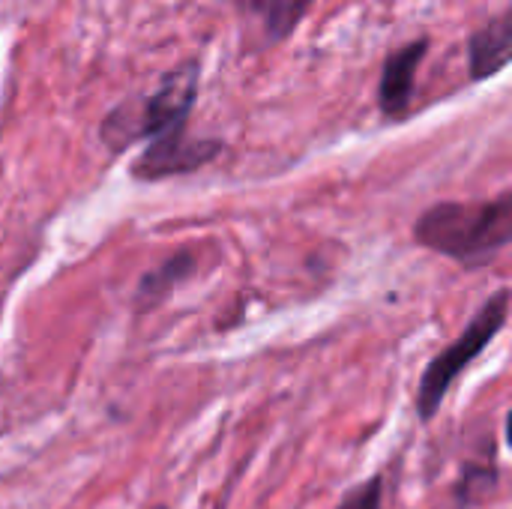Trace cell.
Instances as JSON below:
<instances>
[{
  "label": "cell",
  "instance_id": "8992f818",
  "mask_svg": "<svg viewBox=\"0 0 512 509\" xmlns=\"http://www.w3.org/2000/svg\"><path fill=\"white\" fill-rule=\"evenodd\" d=\"M429 51H432V39L417 36L387 54V60L381 66V78H378V108H381L384 120L408 117L414 90H417V72Z\"/></svg>",
  "mask_w": 512,
  "mask_h": 509
},
{
  "label": "cell",
  "instance_id": "9c48e42d",
  "mask_svg": "<svg viewBox=\"0 0 512 509\" xmlns=\"http://www.w3.org/2000/svg\"><path fill=\"white\" fill-rule=\"evenodd\" d=\"M498 489V465L495 459L489 462H465L462 477L456 483V504L459 507H474L486 501Z\"/></svg>",
  "mask_w": 512,
  "mask_h": 509
},
{
  "label": "cell",
  "instance_id": "ba28073f",
  "mask_svg": "<svg viewBox=\"0 0 512 509\" xmlns=\"http://www.w3.org/2000/svg\"><path fill=\"white\" fill-rule=\"evenodd\" d=\"M198 267V252L195 249H180L177 255H171L162 267L150 270L141 285H138V306L141 309H153L159 306L183 279H189Z\"/></svg>",
  "mask_w": 512,
  "mask_h": 509
},
{
  "label": "cell",
  "instance_id": "277c9868",
  "mask_svg": "<svg viewBox=\"0 0 512 509\" xmlns=\"http://www.w3.org/2000/svg\"><path fill=\"white\" fill-rule=\"evenodd\" d=\"M222 150H225L222 138H195L186 129V132L150 141L138 153V159L132 162L129 174L138 183H159L168 177H186V174H195V171L213 165L222 156Z\"/></svg>",
  "mask_w": 512,
  "mask_h": 509
},
{
  "label": "cell",
  "instance_id": "52a82bcc",
  "mask_svg": "<svg viewBox=\"0 0 512 509\" xmlns=\"http://www.w3.org/2000/svg\"><path fill=\"white\" fill-rule=\"evenodd\" d=\"M512 12L504 9L468 36V78L474 84L501 75L510 66Z\"/></svg>",
  "mask_w": 512,
  "mask_h": 509
},
{
  "label": "cell",
  "instance_id": "5b68a950",
  "mask_svg": "<svg viewBox=\"0 0 512 509\" xmlns=\"http://www.w3.org/2000/svg\"><path fill=\"white\" fill-rule=\"evenodd\" d=\"M318 0H231L249 51H267L288 42Z\"/></svg>",
  "mask_w": 512,
  "mask_h": 509
},
{
  "label": "cell",
  "instance_id": "30bf717a",
  "mask_svg": "<svg viewBox=\"0 0 512 509\" xmlns=\"http://www.w3.org/2000/svg\"><path fill=\"white\" fill-rule=\"evenodd\" d=\"M336 509H384V477L375 474L363 480L342 498V504Z\"/></svg>",
  "mask_w": 512,
  "mask_h": 509
},
{
  "label": "cell",
  "instance_id": "7a4b0ae2",
  "mask_svg": "<svg viewBox=\"0 0 512 509\" xmlns=\"http://www.w3.org/2000/svg\"><path fill=\"white\" fill-rule=\"evenodd\" d=\"M201 93V60L189 57L159 75L153 90L129 93L99 123V138L111 153H126L132 144H150L189 129V117Z\"/></svg>",
  "mask_w": 512,
  "mask_h": 509
},
{
  "label": "cell",
  "instance_id": "3957f363",
  "mask_svg": "<svg viewBox=\"0 0 512 509\" xmlns=\"http://www.w3.org/2000/svg\"><path fill=\"white\" fill-rule=\"evenodd\" d=\"M510 288H498L471 318V324L459 333L456 342H450L441 354L429 360V366L420 375L417 384V414L423 423H432L450 396L456 378L495 342V336L507 327L510 318Z\"/></svg>",
  "mask_w": 512,
  "mask_h": 509
},
{
  "label": "cell",
  "instance_id": "6da1fadb",
  "mask_svg": "<svg viewBox=\"0 0 512 509\" xmlns=\"http://www.w3.org/2000/svg\"><path fill=\"white\" fill-rule=\"evenodd\" d=\"M414 240L465 270L489 267L512 243V192L486 201H438L414 222Z\"/></svg>",
  "mask_w": 512,
  "mask_h": 509
}]
</instances>
